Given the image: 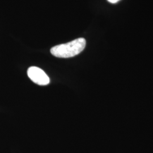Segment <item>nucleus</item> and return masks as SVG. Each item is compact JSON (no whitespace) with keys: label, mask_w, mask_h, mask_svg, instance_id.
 Returning <instances> with one entry per match:
<instances>
[{"label":"nucleus","mask_w":153,"mask_h":153,"mask_svg":"<svg viewBox=\"0 0 153 153\" xmlns=\"http://www.w3.org/2000/svg\"><path fill=\"white\" fill-rule=\"evenodd\" d=\"M86 44V40L80 38L67 43L56 45L51 48V53L55 57L59 58L72 57L83 51Z\"/></svg>","instance_id":"nucleus-1"},{"label":"nucleus","mask_w":153,"mask_h":153,"mask_svg":"<svg viewBox=\"0 0 153 153\" xmlns=\"http://www.w3.org/2000/svg\"><path fill=\"white\" fill-rule=\"evenodd\" d=\"M27 75L33 82L40 86H46L50 82L47 74L42 69L36 66L30 67L28 69Z\"/></svg>","instance_id":"nucleus-2"},{"label":"nucleus","mask_w":153,"mask_h":153,"mask_svg":"<svg viewBox=\"0 0 153 153\" xmlns=\"http://www.w3.org/2000/svg\"><path fill=\"white\" fill-rule=\"evenodd\" d=\"M107 1L110 3H111V4H116V3L118 2L120 0H107Z\"/></svg>","instance_id":"nucleus-3"}]
</instances>
